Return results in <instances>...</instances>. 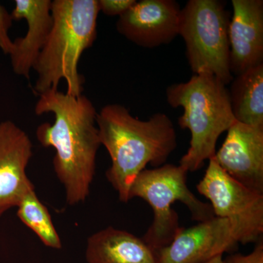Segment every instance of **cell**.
Listing matches in <instances>:
<instances>
[{"label":"cell","instance_id":"obj_1","mask_svg":"<svg viewBox=\"0 0 263 263\" xmlns=\"http://www.w3.org/2000/svg\"><path fill=\"white\" fill-rule=\"evenodd\" d=\"M36 115L51 113L53 124L37 127L36 136L44 147L54 148L55 174L65 189L70 205L89 197L96 170L97 155L101 146L97 127V112L87 97H72L58 89L40 95Z\"/></svg>","mask_w":263,"mask_h":263},{"label":"cell","instance_id":"obj_2","mask_svg":"<svg viewBox=\"0 0 263 263\" xmlns=\"http://www.w3.org/2000/svg\"><path fill=\"white\" fill-rule=\"evenodd\" d=\"M96 124L100 144L111 159L107 179L119 200L128 202L132 185L147 164L163 165L177 147L174 124L163 113L141 120L119 104L104 106L97 114Z\"/></svg>","mask_w":263,"mask_h":263},{"label":"cell","instance_id":"obj_3","mask_svg":"<svg viewBox=\"0 0 263 263\" xmlns=\"http://www.w3.org/2000/svg\"><path fill=\"white\" fill-rule=\"evenodd\" d=\"M99 13L98 0L52 1L51 31L33 67L37 73L36 92L58 89L60 81L65 80L66 94L82 95L84 78L78 67L83 53L96 40Z\"/></svg>","mask_w":263,"mask_h":263},{"label":"cell","instance_id":"obj_4","mask_svg":"<svg viewBox=\"0 0 263 263\" xmlns=\"http://www.w3.org/2000/svg\"><path fill=\"white\" fill-rule=\"evenodd\" d=\"M166 99L173 108H183L178 123L190 131L191 140L179 165L195 172L214 157L218 138L236 122L228 88L215 76L194 74L186 82L169 86Z\"/></svg>","mask_w":263,"mask_h":263},{"label":"cell","instance_id":"obj_5","mask_svg":"<svg viewBox=\"0 0 263 263\" xmlns=\"http://www.w3.org/2000/svg\"><path fill=\"white\" fill-rule=\"evenodd\" d=\"M187 173L182 166L164 164L145 169L132 185L129 200L139 197L153 210V221L142 238L155 253L170 245L182 230L179 215L172 208L175 202L184 204L193 220L201 222L214 217L210 204L199 200L188 188Z\"/></svg>","mask_w":263,"mask_h":263},{"label":"cell","instance_id":"obj_6","mask_svg":"<svg viewBox=\"0 0 263 263\" xmlns=\"http://www.w3.org/2000/svg\"><path fill=\"white\" fill-rule=\"evenodd\" d=\"M219 0H190L181 9L179 35L194 74H209L229 85L230 15Z\"/></svg>","mask_w":263,"mask_h":263},{"label":"cell","instance_id":"obj_7","mask_svg":"<svg viewBox=\"0 0 263 263\" xmlns=\"http://www.w3.org/2000/svg\"><path fill=\"white\" fill-rule=\"evenodd\" d=\"M197 192L210 201L216 217L226 219L238 243H257L263 233V195L230 177L214 160H209Z\"/></svg>","mask_w":263,"mask_h":263},{"label":"cell","instance_id":"obj_8","mask_svg":"<svg viewBox=\"0 0 263 263\" xmlns=\"http://www.w3.org/2000/svg\"><path fill=\"white\" fill-rule=\"evenodd\" d=\"M181 12L174 0H142L119 16L117 29L137 46L158 47L179 35Z\"/></svg>","mask_w":263,"mask_h":263},{"label":"cell","instance_id":"obj_9","mask_svg":"<svg viewBox=\"0 0 263 263\" xmlns=\"http://www.w3.org/2000/svg\"><path fill=\"white\" fill-rule=\"evenodd\" d=\"M213 158L230 177L263 195V127L235 122Z\"/></svg>","mask_w":263,"mask_h":263},{"label":"cell","instance_id":"obj_10","mask_svg":"<svg viewBox=\"0 0 263 263\" xmlns=\"http://www.w3.org/2000/svg\"><path fill=\"white\" fill-rule=\"evenodd\" d=\"M229 222L214 217L179 232L170 245L156 252L157 263H207L236 248Z\"/></svg>","mask_w":263,"mask_h":263},{"label":"cell","instance_id":"obj_11","mask_svg":"<svg viewBox=\"0 0 263 263\" xmlns=\"http://www.w3.org/2000/svg\"><path fill=\"white\" fill-rule=\"evenodd\" d=\"M33 155L28 135L10 120L0 123V217L34 190L27 174Z\"/></svg>","mask_w":263,"mask_h":263},{"label":"cell","instance_id":"obj_12","mask_svg":"<svg viewBox=\"0 0 263 263\" xmlns=\"http://www.w3.org/2000/svg\"><path fill=\"white\" fill-rule=\"evenodd\" d=\"M232 5L230 68L236 76L263 64V1L232 0Z\"/></svg>","mask_w":263,"mask_h":263},{"label":"cell","instance_id":"obj_13","mask_svg":"<svg viewBox=\"0 0 263 263\" xmlns=\"http://www.w3.org/2000/svg\"><path fill=\"white\" fill-rule=\"evenodd\" d=\"M50 0H16L11 14L13 21L25 19L28 29L24 37L13 41L10 53L12 68L16 75L29 79L53 25Z\"/></svg>","mask_w":263,"mask_h":263},{"label":"cell","instance_id":"obj_14","mask_svg":"<svg viewBox=\"0 0 263 263\" xmlns=\"http://www.w3.org/2000/svg\"><path fill=\"white\" fill-rule=\"evenodd\" d=\"M86 259L88 263H157L155 252L143 238L113 227L88 238Z\"/></svg>","mask_w":263,"mask_h":263},{"label":"cell","instance_id":"obj_15","mask_svg":"<svg viewBox=\"0 0 263 263\" xmlns=\"http://www.w3.org/2000/svg\"><path fill=\"white\" fill-rule=\"evenodd\" d=\"M229 85L235 120L263 127V64L235 76Z\"/></svg>","mask_w":263,"mask_h":263},{"label":"cell","instance_id":"obj_16","mask_svg":"<svg viewBox=\"0 0 263 263\" xmlns=\"http://www.w3.org/2000/svg\"><path fill=\"white\" fill-rule=\"evenodd\" d=\"M17 216L27 228L37 235L45 246L61 249V238L52 221L47 207L40 200L35 190L26 194L17 205Z\"/></svg>","mask_w":263,"mask_h":263},{"label":"cell","instance_id":"obj_17","mask_svg":"<svg viewBox=\"0 0 263 263\" xmlns=\"http://www.w3.org/2000/svg\"><path fill=\"white\" fill-rule=\"evenodd\" d=\"M13 22L11 14L0 3V49L5 54L9 55L13 47V41L9 36Z\"/></svg>","mask_w":263,"mask_h":263},{"label":"cell","instance_id":"obj_18","mask_svg":"<svg viewBox=\"0 0 263 263\" xmlns=\"http://www.w3.org/2000/svg\"><path fill=\"white\" fill-rule=\"evenodd\" d=\"M136 0H98L100 11L108 16H121L136 3Z\"/></svg>","mask_w":263,"mask_h":263},{"label":"cell","instance_id":"obj_19","mask_svg":"<svg viewBox=\"0 0 263 263\" xmlns=\"http://www.w3.org/2000/svg\"><path fill=\"white\" fill-rule=\"evenodd\" d=\"M223 263H263L262 241L257 242L251 253L230 254L226 259H223Z\"/></svg>","mask_w":263,"mask_h":263},{"label":"cell","instance_id":"obj_20","mask_svg":"<svg viewBox=\"0 0 263 263\" xmlns=\"http://www.w3.org/2000/svg\"><path fill=\"white\" fill-rule=\"evenodd\" d=\"M207 263H223V255H218Z\"/></svg>","mask_w":263,"mask_h":263}]
</instances>
